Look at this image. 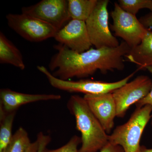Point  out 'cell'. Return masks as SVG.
Segmentation results:
<instances>
[{
	"label": "cell",
	"mask_w": 152,
	"mask_h": 152,
	"mask_svg": "<svg viewBox=\"0 0 152 152\" xmlns=\"http://www.w3.org/2000/svg\"><path fill=\"white\" fill-rule=\"evenodd\" d=\"M0 63L24 70L26 66L21 53L2 32L0 33Z\"/></svg>",
	"instance_id": "obj_14"
},
{
	"label": "cell",
	"mask_w": 152,
	"mask_h": 152,
	"mask_svg": "<svg viewBox=\"0 0 152 152\" xmlns=\"http://www.w3.org/2000/svg\"><path fill=\"white\" fill-rule=\"evenodd\" d=\"M59 44L77 53L88 50L92 46L86 22L72 19L59 30L54 37Z\"/></svg>",
	"instance_id": "obj_10"
},
{
	"label": "cell",
	"mask_w": 152,
	"mask_h": 152,
	"mask_svg": "<svg viewBox=\"0 0 152 152\" xmlns=\"http://www.w3.org/2000/svg\"><path fill=\"white\" fill-rule=\"evenodd\" d=\"M6 19L11 28L31 42H37L54 38L58 31L51 25L26 14H9Z\"/></svg>",
	"instance_id": "obj_7"
},
{
	"label": "cell",
	"mask_w": 152,
	"mask_h": 152,
	"mask_svg": "<svg viewBox=\"0 0 152 152\" xmlns=\"http://www.w3.org/2000/svg\"><path fill=\"white\" fill-rule=\"evenodd\" d=\"M126 61L135 64L138 71L152 67V31L149 30L140 45L131 49L125 56Z\"/></svg>",
	"instance_id": "obj_13"
},
{
	"label": "cell",
	"mask_w": 152,
	"mask_h": 152,
	"mask_svg": "<svg viewBox=\"0 0 152 152\" xmlns=\"http://www.w3.org/2000/svg\"><path fill=\"white\" fill-rule=\"evenodd\" d=\"M89 107L108 134L115 125L117 107L113 93L85 95L83 97Z\"/></svg>",
	"instance_id": "obj_11"
},
{
	"label": "cell",
	"mask_w": 152,
	"mask_h": 152,
	"mask_svg": "<svg viewBox=\"0 0 152 152\" xmlns=\"http://www.w3.org/2000/svg\"><path fill=\"white\" fill-rule=\"evenodd\" d=\"M67 107L75 119L76 128L81 134L80 152H98L109 142V134L95 117L83 97L71 96Z\"/></svg>",
	"instance_id": "obj_2"
},
{
	"label": "cell",
	"mask_w": 152,
	"mask_h": 152,
	"mask_svg": "<svg viewBox=\"0 0 152 152\" xmlns=\"http://www.w3.org/2000/svg\"><path fill=\"white\" fill-rule=\"evenodd\" d=\"M57 53L49 64L50 70L56 77L69 80L74 77L83 78L93 75L96 71L102 74L125 68V56L131 48L123 41L115 48H91L82 53H77L59 44L55 46Z\"/></svg>",
	"instance_id": "obj_1"
},
{
	"label": "cell",
	"mask_w": 152,
	"mask_h": 152,
	"mask_svg": "<svg viewBox=\"0 0 152 152\" xmlns=\"http://www.w3.org/2000/svg\"><path fill=\"white\" fill-rule=\"evenodd\" d=\"M142 24L147 28L152 27V12L143 16L139 19Z\"/></svg>",
	"instance_id": "obj_23"
},
{
	"label": "cell",
	"mask_w": 152,
	"mask_h": 152,
	"mask_svg": "<svg viewBox=\"0 0 152 152\" xmlns=\"http://www.w3.org/2000/svg\"><path fill=\"white\" fill-rule=\"evenodd\" d=\"M152 113L149 105L137 107L128 121L117 126L109 135V142L122 147L124 152H140L142 135Z\"/></svg>",
	"instance_id": "obj_3"
},
{
	"label": "cell",
	"mask_w": 152,
	"mask_h": 152,
	"mask_svg": "<svg viewBox=\"0 0 152 152\" xmlns=\"http://www.w3.org/2000/svg\"><path fill=\"white\" fill-rule=\"evenodd\" d=\"M60 95L53 94H27L18 92L10 89H2L0 91V106L6 112L16 111L23 105L40 102L61 99Z\"/></svg>",
	"instance_id": "obj_12"
},
{
	"label": "cell",
	"mask_w": 152,
	"mask_h": 152,
	"mask_svg": "<svg viewBox=\"0 0 152 152\" xmlns=\"http://www.w3.org/2000/svg\"><path fill=\"white\" fill-rule=\"evenodd\" d=\"M22 12L48 23L58 31L71 19L66 0H42L35 4L22 8Z\"/></svg>",
	"instance_id": "obj_9"
},
{
	"label": "cell",
	"mask_w": 152,
	"mask_h": 152,
	"mask_svg": "<svg viewBox=\"0 0 152 152\" xmlns=\"http://www.w3.org/2000/svg\"><path fill=\"white\" fill-rule=\"evenodd\" d=\"M111 15L113 21L111 29L116 37L122 39L131 49L140 45L149 31L135 15L124 10L118 3H115Z\"/></svg>",
	"instance_id": "obj_6"
},
{
	"label": "cell",
	"mask_w": 152,
	"mask_h": 152,
	"mask_svg": "<svg viewBox=\"0 0 152 152\" xmlns=\"http://www.w3.org/2000/svg\"><path fill=\"white\" fill-rule=\"evenodd\" d=\"M16 111L6 112L0 106V152H4L10 144L13 135V124Z\"/></svg>",
	"instance_id": "obj_16"
},
{
	"label": "cell",
	"mask_w": 152,
	"mask_h": 152,
	"mask_svg": "<svg viewBox=\"0 0 152 152\" xmlns=\"http://www.w3.org/2000/svg\"><path fill=\"white\" fill-rule=\"evenodd\" d=\"M140 152H152V148H148L145 146L142 145Z\"/></svg>",
	"instance_id": "obj_25"
},
{
	"label": "cell",
	"mask_w": 152,
	"mask_h": 152,
	"mask_svg": "<svg viewBox=\"0 0 152 152\" xmlns=\"http://www.w3.org/2000/svg\"><path fill=\"white\" fill-rule=\"evenodd\" d=\"M149 72L152 76V67H148L146 69ZM145 105H149L152 108V88L150 92L144 98L141 100L139 101L136 104V107H141ZM151 124L152 125V113L151 117Z\"/></svg>",
	"instance_id": "obj_20"
},
{
	"label": "cell",
	"mask_w": 152,
	"mask_h": 152,
	"mask_svg": "<svg viewBox=\"0 0 152 152\" xmlns=\"http://www.w3.org/2000/svg\"><path fill=\"white\" fill-rule=\"evenodd\" d=\"M37 139L39 142V148L38 152H43V150L50 142V136L45 135L42 132H41L38 134Z\"/></svg>",
	"instance_id": "obj_21"
},
{
	"label": "cell",
	"mask_w": 152,
	"mask_h": 152,
	"mask_svg": "<svg viewBox=\"0 0 152 152\" xmlns=\"http://www.w3.org/2000/svg\"><path fill=\"white\" fill-rule=\"evenodd\" d=\"M31 143L26 131L23 127L19 128L13 135L4 152H25Z\"/></svg>",
	"instance_id": "obj_17"
},
{
	"label": "cell",
	"mask_w": 152,
	"mask_h": 152,
	"mask_svg": "<svg viewBox=\"0 0 152 152\" xmlns=\"http://www.w3.org/2000/svg\"><path fill=\"white\" fill-rule=\"evenodd\" d=\"M81 143V138L77 135L73 136L65 145L56 149L49 150L46 148L43 152H80L79 145Z\"/></svg>",
	"instance_id": "obj_19"
},
{
	"label": "cell",
	"mask_w": 152,
	"mask_h": 152,
	"mask_svg": "<svg viewBox=\"0 0 152 152\" xmlns=\"http://www.w3.org/2000/svg\"><path fill=\"white\" fill-rule=\"evenodd\" d=\"M152 88L151 79L140 75L114 91L112 93L116 104L117 117H124L131 106L145 97Z\"/></svg>",
	"instance_id": "obj_8"
},
{
	"label": "cell",
	"mask_w": 152,
	"mask_h": 152,
	"mask_svg": "<svg viewBox=\"0 0 152 152\" xmlns=\"http://www.w3.org/2000/svg\"><path fill=\"white\" fill-rule=\"evenodd\" d=\"M108 0H99L86 21L91 42L96 48H115L119 41L111 32L109 26Z\"/></svg>",
	"instance_id": "obj_5"
},
{
	"label": "cell",
	"mask_w": 152,
	"mask_h": 152,
	"mask_svg": "<svg viewBox=\"0 0 152 152\" xmlns=\"http://www.w3.org/2000/svg\"><path fill=\"white\" fill-rule=\"evenodd\" d=\"M38 70L46 77L52 87L70 93H81L85 95H98L113 93L122 86L134 76L137 70L124 78L118 81L108 83L89 79H82L77 81L64 80L56 77L44 66H37Z\"/></svg>",
	"instance_id": "obj_4"
},
{
	"label": "cell",
	"mask_w": 152,
	"mask_h": 152,
	"mask_svg": "<svg viewBox=\"0 0 152 152\" xmlns=\"http://www.w3.org/2000/svg\"><path fill=\"white\" fill-rule=\"evenodd\" d=\"M98 152H124L122 147L111 143H108L107 145Z\"/></svg>",
	"instance_id": "obj_22"
},
{
	"label": "cell",
	"mask_w": 152,
	"mask_h": 152,
	"mask_svg": "<svg viewBox=\"0 0 152 152\" xmlns=\"http://www.w3.org/2000/svg\"><path fill=\"white\" fill-rule=\"evenodd\" d=\"M97 2L98 0H68V10L71 18L86 22Z\"/></svg>",
	"instance_id": "obj_15"
},
{
	"label": "cell",
	"mask_w": 152,
	"mask_h": 152,
	"mask_svg": "<svg viewBox=\"0 0 152 152\" xmlns=\"http://www.w3.org/2000/svg\"><path fill=\"white\" fill-rule=\"evenodd\" d=\"M39 148V142L37 139L35 141L31 143L25 152H38Z\"/></svg>",
	"instance_id": "obj_24"
},
{
	"label": "cell",
	"mask_w": 152,
	"mask_h": 152,
	"mask_svg": "<svg viewBox=\"0 0 152 152\" xmlns=\"http://www.w3.org/2000/svg\"><path fill=\"white\" fill-rule=\"evenodd\" d=\"M118 4L124 10L134 15L142 9L152 12V0H119Z\"/></svg>",
	"instance_id": "obj_18"
}]
</instances>
